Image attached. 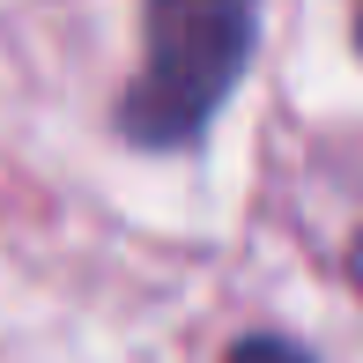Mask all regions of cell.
<instances>
[{"label": "cell", "mask_w": 363, "mask_h": 363, "mask_svg": "<svg viewBox=\"0 0 363 363\" xmlns=\"http://www.w3.org/2000/svg\"><path fill=\"white\" fill-rule=\"evenodd\" d=\"M252 52V0H148L141 74L119 96V126L141 148H178L223 111Z\"/></svg>", "instance_id": "cell-1"}, {"label": "cell", "mask_w": 363, "mask_h": 363, "mask_svg": "<svg viewBox=\"0 0 363 363\" xmlns=\"http://www.w3.org/2000/svg\"><path fill=\"white\" fill-rule=\"evenodd\" d=\"M230 363H311L296 341H282V334H252V341H238L230 349Z\"/></svg>", "instance_id": "cell-2"}, {"label": "cell", "mask_w": 363, "mask_h": 363, "mask_svg": "<svg viewBox=\"0 0 363 363\" xmlns=\"http://www.w3.org/2000/svg\"><path fill=\"white\" fill-rule=\"evenodd\" d=\"M349 267H356V289H363V238H356V259H349Z\"/></svg>", "instance_id": "cell-3"}, {"label": "cell", "mask_w": 363, "mask_h": 363, "mask_svg": "<svg viewBox=\"0 0 363 363\" xmlns=\"http://www.w3.org/2000/svg\"><path fill=\"white\" fill-rule=\"evenodd\" d=\"M356 38H363V0H356Z\"/></svg>", "instance_id": "cell-4"}]
</instances>
